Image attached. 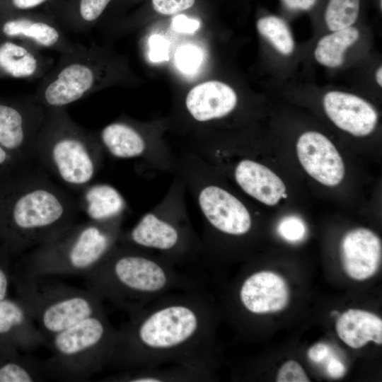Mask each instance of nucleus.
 Wrapping results in <instances>:
<instances>
[{
    "label": "nucleus",
    "instance_id": "obj_1",
    "mask_svg": "<svg viewBox=\"0 0 382 382\" xmlns=\"http://www.w3.org/2000/svg\"><path fill=\"white\" fill-rule=\"evenodd\" d=\"M108 366L120 371L177 365L209 380L216 366V313L196 290L166 294L129 313Z\"/></svg>",
    "mask_w": 382,
    "mask_h": 382
},
{
    "label": "nucleus",
    "instance_id": "obj_2",
    "mask_svg": "<svg viewBox=\"0 0 382 382\" xmlns=\"http://www.w3.org/2000/svg\"><path fill=\"white\" fill-rule=\"evenodd\" d=\"M78 200L29 167L0 179V247L11 256L45 243L76 222Z\"/></svg>",
    "mask_w": 382,
    "mask_h": 382
},
{
    "label": "nucleus",
    "instance_id": "obj_3",
    "mask_svg": "<svg viewBox=\"0 0 382 382\" xmlns=\"http://www.w3.org/2000/svg\"><path fill=\"white\" fill-rule=\"evenodd\" d=\"M150 252L117 244L86 274L87 289L129 313L177 291L196 290L198 283Z\"/></svg>",
    "mask_w": 382,
    "mask_h": 382
},
{
    "label": "nucleus",
    "instance_id": "obj_4",
    "mask_svg": "<svg viewBox=\"0 0 382 382\" xmlns=\"http://www.w3.org/2000/svg\"><path fill=\"white\" fill-rule=\"evenodd\" d=\"M103 151L97 136L74 121L66 108L46 109L35 160L63 185L79 192L92 183Z\"/></svg>",
    "mask_w": 382,
    "mask_h": 382
},
{
    "label": "nucleus",
    "instance_id": "obj_5",
    "mask_svg": "<svg viewBox=\"0 0 382 382\" xmlns=\"http://www.w3.org/2000/svg\"><path fill=\"white\" fill-rule=\"evenodd\" d=\"M123 219L74 223L24 255L16 266L29 275H83L118 243Z\"/></svg>",
    "mask_w": 382,
    "mask_h": 382
},
{
    "label": "nucleus",
    "instance_id": "obj_6",
    "mask_svg": "<svg viewBox=\"0 0 382 382\" xmlns=\"http://www.w3.org/2000/svg\"><path fill=\"white\" fill-rule=\"evenodd\" d=\"M11 284L38 329L49 340L79 322L105 312L103 299L91 289H82L50 276L29 275L16 266Z\"/></svg>",
    "mask_w": 382,
    "mask_h": 382
},
{
    "label": "nucleus",
    "instance_id": "obj_7",
    "mask_svg": "<svg viewBox=\"0 0 382 382\" xmlns=\"http://www.w3.org/2000/svg\"><path fill=\"white\" fill-rule=\"evenodd\" d=\"M107 313L90 316L47 340L51 356L44 361L49 377L88 379L107 366L117 339Z\"/></svg>",
    "mask_w": 382,
    "mask_h": 382
},
{
    "label": "nucleus",
    "instance_id": "obj_8",
    "mask_svg": "<svg viewBox=\"0 0 382 382\" xmlns=\"http://www.w3.org/2000/svg\"><path fill=\"white\" fill-rule=\"evenodd\" d=\"M118 65L92 44L61 54L56 66L40 80L34 98L45 109L66 108L115 78Z\"/></svg>",
    "mask_w": 382,
    "mask_h": 382
},
{
    "label": "nucleus",
    "instance_id": "obj_9",
    "mask_svg": "<svg viewBox=\"0 0 382 382\" xmlns=\"http://www.w3.org/2000/svg\"><path fill=\"white\" fill-rule=\"evenodd\" d=\"M45 112L33 96L0 97V145L23 165L35 160V144Z\"/></svg>",
    "mask_w": 382,
    "mask_h": 382
},
{
    "label": "nucleus",
    "instance_id": "obj_10",
    "mask_svg": "<svg viewBox=\"0 0 382 382\" xmlns=\"http://www.w3.org/2000/svg\"><path fill=\"white\" fill-rule=\"evenodd\" d=\"M122 244L147 252L156 250L161 257L175 265L191 255L196 243L185 225L171 217L149 212L126 233L121 234Z\"/></svg>",
    "mask_w": 382,
    "mask_h": 382
},
{
    "label": "nucleus",
    "instance_id": "obj_11",
    "mask_svg": "<svg viewBox=\"0 0 382 382\" xmlns=\"http://www.w3.org/2000/svg\"><path fill=\"white\" fill-rule=\"evenodd\" d=\"M29 44L38 50L61 54L71 53L83 45L70 40L65 31L47 12L28 11L0 16V40Z\"/></svg>",
    "mask_w": 382,
    "mask_h": 382
},
{
    "label": "nucleus",
    "instance_id": "obj_12",
    "mask_svg": "<svg viewBox=\"0 0 382 382\" xmlns=\"http://www.w3.org/2000/svg\"><path fill=\"white\" fill-rule=\"evenodd\" d=\"M197 197L207 232L230 236H242L250 232L252 217L248 209L226 189L205 183L199 189Z\"/></svg>",
    "mask_w": 382,
    "mask_h": 382
},
{
    "label": "nucleus",
    "instance_id": "obj_13",
    "mask_svg": "<svg viewBox=\"0 0 382 382\" xmlns=\"http://www.w3.org/2000/svg\"><path fill=\"white\" fill-rule=\"evenodd\" d=\"M298 159L305 171L320 184L334 187L345 176V164L341 155L323 134L309 131L302 134L296 146Z\"/></svg>",
    "mask_w": 382,
    "mask_h": 382
},
{
    "label": "nucleus",
    "instance_id": "obj_14",
    "mask_svg": "<svg viewBox=\"0 0 382 382\" xmlns=\"http://www.w3.org/2000/svg\"><path fill=\"white\" fill-rule=\"evenodd\" d=\"M340 253L345 273L353 279L365 280L374 275L381 266V241L369 228H354L342 237Z\"/></svg>",
    "mask_w": 382,
    "mask_h": 382
},
{
    "label": "nucleus",
    "instance_id": "obj_15",
    "mask_svg": "<svg viewBox=\"0 0 382 382\" xmlns=\"http://www.w3.org/2000/svg\"><path fill=\"white\" fill-rule=\"evenodd\" d=\"M242 307L249 313L260 315L283 310L289 291L285 280L270 271H258L246 277L238 293Z\"/></svg>",
    "mask_w": 382,
    "mask_h": 382
},
{
    "label": "nucleus",
    "instance_id": "obj_16",
    "mask_svg": "<svg viewBox=\"0 0 382 382\" xmlns=\"http://www.w3.org/2000/svg\"><path fill=\"white\" fill-rule=\"evenodd\" d=\"M323 108L340 129L356 137H365L375 129L378 114L367 101L355 95L330 91L323 97Z\"/></svg>",
    "mask_w": 382,
    "mask_h": 382
},
{
    "label": "nucleus",
    "instance_id": "obj_17",
    "mask_svg": "<svg viewBox=\"0 0 382 382\" xmlns=\"http://www.w3.org/2000/svg\"><path fill=\"white\" fill-rule=\"evenodd\" d=\"M47 340L16 298L0 300V346L30 352Z\"/></svg>",
    "mask_w": 382,
    "mask_h": 382
},
{
    "label": "nucleus",
    "instance_id": "obj_18",
    "mask_svg": "<svg viewBox=\"0 0 382 382\" xmlns=\"http://www.w3.org/2000/svg\"><path fill=\"white\" fill-rule=\"evenodd\" d=\"M52 64V59L29 44L0 40V79L40 80L50 71Z\"/></svg>",
    "mask_w": 382,
    "mask_h": 382
},
{
    "label": "nucleus",
    "instance_id": "obj_19",
    "mask_svg": "<svg viewBox=\"0 0 382 382\" xmlns=\"http://www.w3.org/2000/svg\"><path fill=\"white\" fill-rule=\"evenodd\" d=\"M237 102L234 90L218 81L197 85L185 98L187 111L198 122H207L228 115L234 110Z\"/></svg>",
    "mask_w": 382,
    "mask_h": 382
},
{
    "label": "nucleus",
    "instance_id": "obj_20",
    "mask_svg": "<svg viewBox=\"0 0 382 382\" xmlns=\"http://www.w3.org/2000/svg\"><path fill=\"white\" fill-rule=\"evenodd\" d=\"M234 179L249 196L267 206H274L286 196L282 179L267 166L251 159H242L236 164Z\"/></svg>",
    "mask_w": 382,
    "mask_h": 382
},
{
    "label": "nucleus",
    "instance_id": "obj_21",
    "mask_svg": "<svg viewBox=\"0 0 382 382\" xmlns=\"http://www.w3.org/2000/svg\"><path fill=\"white\" fill-rule=\"evenodd\" d=\"M113 0H49L45 10L64 31H88Z\"/></svg>",
    "mask_w": 382,
    "mask_h": 382
},
{
    "label": "nucleus",
    "instance_id": "obj_22",
    "mask_svg": "<svg viewBox=\"0 0 382 382\" xmlns=\"http://www.w3.org/2000/svg\"><path fill=\"white\" fill-rule=\"evenodd\" d=\"M79 193V209L87 215L88 220L105 222L123 219L126 202L114 187L91 183Z\"/></svg>",
    "mask_w": 382,
    "mask_h": 382
},
{
    "label": "nucleus",
    "instance_id": "obj_23",
    "mask_svg": "<svg viewBox=\"0 0 382 382\" xmlns=\"http://www.w3.org/2000/svg\"><path fill=\"white\" fill-rule=\"evenodd\" d=\"M335 328L340 339L354 349L362 347L370 341L382 343V320L366 311H346L338 318Z\"/></svg>",
    "mask_w": 382,
    "mask_h": 382
},
{
    "label": "nucleus",
    "instance_id": "obj_24",
    "mask_svg": "<svg viewBox=\"0 0 382 382\" xmlns=\"http://www.w3.org/2000/svg\"><path fill=\"white\" fill-rule=\"evenodd\" d=\"M96 136L103 151L116 158H140L148 151V144L141 132L128 122H112Z\"/></svg>",
    "mask_w": 382,
    "mask_h": 382
},
{
    "label": "nucleus",
    "instance_id": "obj_25",
    "mask_svg": "<svg viewBox=\"0 0 382 382\" xmlns=\"http://www.w3.org/2000/svg\"><path fill=\"white\" fill-rule=\"evenodd\" d=\"M49 377L44 364L17 349L0 346V382H33Z\"/></svg>",
    "mask_w": 382,
    "mask_h": 382
},
{
    "label": "nucleus",
    "instance_id": "obj_26",
    "mask_svg": "<svg viewBox=\"0 0 382 382\" xmlns=\"http://www.w3.org/2000/svg\"><path fill=\"white\" fill-rule=\"evenodd\" d=\"M105 381L119 382L207 381V377L177 365L120 371Z\"/></svg>",
    "mask_w": 382,
    "mask_h": 382
},
{
    "label": "nucleus",
    "instance_id": "obj_27",
    "mask_svg": "<svg viewBox=\"0 0 382 382\" xmlns=\"http://www.w3.org/2000/svg\"><path fill=\"white\" fill-rule=\"evenodd\" d=\"M359 36V30L353 26L333 31L324 36L316 47V59L328 67L341 66L344 62L345 51L358 40Z\"/></svg>",
    "mask_w": 382,
    "mask_h": 382
},
{
    "label": "nucleus",
    "instance_id": "obj_28",
    "mask_svg": "<svg viewBox=\"0 0 382 382\" xmlns=\"http://www.w3.org/2000/svg\"><path fill=\"white\" fill-rule=\"evenodd\" d=\"M362 0H327L324 8V21L328 28L335 31L350 26L357 21Z\"/></svg>",
    "mask_w": 382,
    "mask_h": 382
},
{
    "label": "nucleus",
    "instance_id": "obj_29",
    "mask_svg": "<svg viewBox=\"0 0 382 382\" xmlns=\"http://www.w3.org/2000/svg\"><path fill=\"white\" fill-rule=\"evenodd\" d=\"M256 26L260 34L282 54L289 55L294 51L293 37L282 18L274 15L262 16L257 20Z\"/></svg>",
    "mask_w": 382,
    "mask_h": 382
},
{
    "label": "nucleus",
    "instance_id": "obj_30",
    "mask_svg": "<svg viewBox=\"0 0 382 382\" xmlns=\"http://www.w3.org/2000/svg\"><path fill=\"white\" fill-rule=\"evenodd\" d=\"M203 59L202 50L193 45H185L178 48L175 62L182 72L192 74L201 66Z\"/></svg>",
    "mask_w": 382,
    "mask_h": 382
},
{
    "label": "nucleus",
    "instance_id": "obj_31",
    "mask_svg": "<svg viewBox=\"0 0 382 382\" xmlns=\"http://www.w3.org/2000/svg\"><path fill=\"white\" fill-rule=\"evenodd\" d=\"M277 231L284 239L290 242H297L304 238L306 229L303 221L300 218L288 216L280 221Z\"/></svg>",
    "mask_w": 382,
    "mask_h": 382
},
{
    "label": "nucleus",
    "instance_id": "obj_32",
    "mask_svg": "<svg viewBox=\"0 0 382 382\" xmlns=\"http://www.w3.org/2000/svg\"><path fill=\"white\" fill-rule=\"evenodd\" d=\"M197 0H151V7L157 14L174 16L191 9Z\"/></svg>",
    "mask_w": 382,
    "mask_h": 382
},
{
    "label": "nucleus",
    "instance_id": "obj_33",
    "mask_svg": "<svg viewBox=\"0 0 382 382\" xmlns=\"http://www.w3.org/2000/svg\"><path fill=\"white\" fill-rule=\"evenodd\" d=\"M276 381L277 382H309L302 366L296 361L289 360L279 369Z\"/></svg>",
    "mask_w": 382,
    "mask_h": 382
},
{
    "label": "nucleus",
    "instance_id": "obj_34",
    "mask_svg": "<svg viewBox=\"0 0 382 382\" xmlns=\"http://www.w3.org/2000/svg\"><path fill=\"white\" fill-rule=\"evenodd\" d=\"M49 0H0V16L33 11L45 5Z\"/></svg>",
    "mask_w": 382,
    "mask_h": 382
},
{
    "label": "nucleus",
    "instance_id": "obj_35",
    "mask_svg": "<svg viewBox=\"0 0 382 382\" xmlns=\"http://www.w3.org/2000/svg\"><path fill=\"white\" fill-rule=\"evenodd\" d=\"M149 57L154 62L169 59V42L163 36L154 35L149 40Z\"/></svg>",
    "mask_w": 382,
    "mask_h": 382
},
{
    "label": "nucleus",
    "instance_id": "obj_36",
    "mask_svg": "<svg viewBox=\"0 0 382 382\" xmlns=\"http://www.w3.org/2000/svg\"><path fill=\"white\" fill-rule=\"evenodd\" d=\"M11 255L0 247V300L7 296L11 284Z\"/></svg>",
    "mask_w": 382,
    "mask_h": 382
},
{
    "label": "nucleus",
    "instance_id": "obj_37",
    "mask_svg": "<svg viewBox=\"0 0 382 382\" xmlns=\"http://www.w3.org/2000/svg\"><path fill=\"white\" fill-rule=\"evenodd\" d=\"M29 166L19 162L0 145V179Z\"/></svg>",
    "mask_w": 382,
    "mask_h": 382
},
{
    "label": "nucleus",
    "instance_id": "obj_38",
    "mask_svg": "<svg viewBox=\"0 0 382 382\" xmlns=\"http://www.w3.org/2000/svg\"><path fill=\"white\" fill-rule=\"evenodd\" d=\"M173 28L180 33H192L199 29V21L196 18H191L183 14H178L173 19Z\"/></svg>",
    "mask_w": 382,
    "mask_h": 382
},
{
    "label": "nucleus",
    "instance_id": "obj_39",
    "mask_svg": "<svg viewBox=\"0 0 382 382\" xmlns=\"http://www.w3.org/2000/svg\"><path fill=\"white\" fill-rule=\"evenodd\" d=\"M329 353V347L326 344L318 342L309 348L307 354L313 362L320 363L328 356Z\"/></svg>",
    "mask_w": 382,
    "mask_h": 382
},
{
    "label": "nucleus",
    "instance_id": "obj_40",
    "mask_svg": "<svg viewBox=\"0 0 382 382\" xmlns=\"http://www.w3.org/2000/svg\"><path fill=\"white\" fill-rule=\"evenodd\" d=\"M318 0H282L284 6L290 11H308L311 9Z\"/></svg>",
    "mask_w": 382,
    "mask_h": 382
},
{
    "label": "nucleus",
    "instance_id": "obj_41",
    "mask_svg": "<svg viewBox=\"0 0 382 382\" xmlns=\"http://www.w3.org/2000/svg\"><path fill=\"white\" fill-rule=\"evenodd\" d=\"M327 372L333 378H340L345 376L346 368L342 362L336 358H331L327 365Z\"/></svg>",
    "mask_w": 382,
    "mask_h": 382
},
{
    "label": "nucleus",
    "instance_id": "obj_42",
    "mask_svg": "<svg viewBox=\"0 0 382 382\" xmlns=\"http://www.w3.org/2000/svg\"><path fill=\"white\" fill-rule=\"evenodd\" d=\"M382 67L380 66L376 73V79L378 83V84L381 86H382Z\"/></svg>",
    "mask_w": 382,
    "mask_h": 382
},
{
    "label": "nucleus",
    "instance_id": "obj_43",
    "mask_svg": "<svg viewBox=\"0 0 382 382\" xmlns=\"http://www.w3.org/2000/svg\"><path fill=\"white\" fill-rule=\"evenodd\" d=\"M130 1H134V0H122L123 2H129Z\"/></svg>",
    "mask_w": 382,
    "mask_h": 382
}]
</instances>
